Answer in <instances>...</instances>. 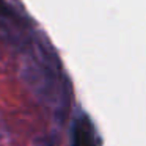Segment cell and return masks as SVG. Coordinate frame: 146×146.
Masks as SVG:
<instances>
[{"label": "cell", "instance_id": "obj_1", "mask_svg": "<svg viewBox=\"0 0 146 146\" xmlns=\"http://www.w3.org/2000/svg\"><path fill=\"white\" fill-rule=\"evenodd\" d=\"M71 146H98L93 124L86 116H82L74 123L72 127V141Z\"/></svg>", "mask_w": 146, "mask_h": 146}]
</instances>
